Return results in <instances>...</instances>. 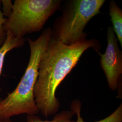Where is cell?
I'll return each instance as SVG.
<instances>
[{"mask_svg":"<svg viewBox=\"0 0 122 122\" xmlns=\"http://www.w3.org/2000/svg\"><path fill=\"white\" fill-rule=\"evenodd\" d=\"M113 28L107 30V47L105 53L100 54V64L108 85L113 91L118 88V80L122 73V55Z\"/></svg>","mask_w":122,"mask_h":122,"instance_id":"obj_5","label":"cell"},{"mask_svg":"<svg viewBox=\"0 0 122 122\" xmlns=\"http://www.w3.org/2000/svg\"><path fill=\"white\" fill-rule=\"evenodd\" d=\"M7 37L4 45L0 48V75L4 63L5 58L8 52L14 49L22 47L25 39L24 38H17L10 33H7ZM2 99L0 97V101Z\"/></svg>","mask_w":122,"mask_h":122,"instance_id":"obj_6","label":"cell"},{"mask_svg":"<svg viewBox=\"0 0 122 122\" xmlns=\"http://www.w3.org/2000/svg\"><path fill=\"white\" fill-rule=\"evenodd\" d=\"M105 0H74L70 1L55 24L52 37L66 45L86 39L84 30L92 18L100 13Z\"/></svg>","mask_w":122,"mask_h":122,"instance_id":"obj_4","label":"cell"},{"mask_svg":"<svg viewBox=\"0 0 122 122\" xmlns=\"http://www.w3.org/2000/svg\"><path fill=\"white\" fill-rule=\"evenodd\" d=\"M1 1L0 0V48L4 45L7 37L5 28V24L7 19L5 17L1 10Z\"/></svg>","mask_w":122,"mask_h":122,"instance_id":"obj_10","label":"cell"},{"mask_svg":"<svg viewBox=\"0 0 122 122\" xmlns=\"http://www.w3.org/2000/svg\"><path fill=\"white\" fill-rule=\"evenodd\" d=\"M73 113L71 111H63L57 114L52 120H42L35 115L28 116L27 122H76L72 120ZM0 122H11L10 120H0Z\"/></svg>","mask_w":122,"mask_h":122,"instance_id":"obj_9","label":"cell"},{"mask_svg":"<svg viewBox=\"0 0 122 122\" xmlns=\"http://www.w3.org/2000/svg\"><path fill=\"white\" fill-rule=\"evenodd\" d=\"M52 35L50 28L45 29L35 40L27 39L30 50L29 61L17 87L0 101V120L26 114L39 113L34 96V88L38 76L39 62Z\"/></svg>","mask_w":122,"mask_h":122,"instance_id":"obj_2","label":"cell"},{"mask_svg":"<svg viewBox=\"0 0 122 122\" xmlns=\"http://www.w3.org/2000/svg\"><path fill=\"white\" fill-rule=\"evenodd\" d=\"M99 46L96 39H86L66 45L52 36L39 62L34 88L39 112L46 117L57 113L60 106L56 97L57 87L77 64L84 52L90 48L97 51Z\"/></svg>","mask_w":122,"mask_h":122,"instance_id":"obj_1","label":"cell"},{"mask_svg":"<svg viewBox=\"0 0 122 122\" xmlns=\"http://www.w3.org/2000/svg\"><path fill=\"white\" fill-rule=\"evenodd\" d=\"M109 15L113 27V29L118 40L122 47V11L114 0L109 3Z\"/></svg>","mask_w":122,"mask_h":122,"instance_id":"obj_7","label":"cell"},{"mask_svg":"<svg viewBox=\"0 0 122 122\" xmlns=\"http://www.w3.org/2000/svg\"><path fill=\"white\" fill-rule=\"evenodd\" d=\"M61 0H15L5 24L6 33L17 38L42 30L49 17L59 9Z\"/></svg>","mask_w":122,"mask_h":122,"instance_id":"obj_3","label":"cell"},{"mask_svg":"<svg viewBox=\"0 0 122 122\" xmlns=\"http://www.w3.org/2000/svg\"><path fill=\"white\" fill-rule=\"evenodd\" d=\"M81 104L80 101L75 100L71 104V110L72 113H75L77 116L76 122H86L84 121L81 114ZM95 122H122V104L118 107L113 113L109 116L100 121Z\"/></svg>","mask_w":122,"mask_h":122,"instance_id":"obj_8","label":"cell"},{"mask_svg":"<svg viewBox=\"0 0 122 122\" xmlns=\"http://www.w3.org/2000/svg\"><path fill=\"white\" fill-rule=\"evenodd\" d=\"M2 5V13L5 17L6 16L8 18L12 11L13 4L11 0H1Z\"/></svg>","mask_w":122,"mask_h":122,"instance_id":"obj_11","label":"cell"}]
</instances>
